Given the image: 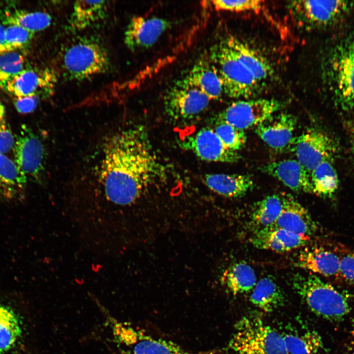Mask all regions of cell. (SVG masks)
Returning a JSON list of instances; mask_svg holds the SVG:
<instances>
[{
  "instance_id": "6da1fadb",
  "label": "cell",
  "mask_w": 354,
  "mask_h": 354,
  "mask_svg": "<svg viewBox=\"0 0 354 354\" xmlns=\"http://www.w3.org/2000/svg\"><path fill=\"white\" fill-rule=\"evenodd\" d=\"M142 127L118 132L104 143L97 181L106 199L119 206L133 204L165 177Z\"/></svg>"
},
{
  "instance_id": "7a4b0ae2",
  "label": "cell",
  "mask_w": 354,
  "mask_h": 354,
  "mask_svg": "<svg viewBox=\"0 0 354 354\" xmlns=\"http://www.w3.org/2000/svg\"><path fill=\"white\" fill-rule=\"evenodd\" d=\"M322 75L335 104L345 112L354 111V37L334 41L324 52Z\"/></svg>"
},
{
  "instance_id": "3957f363",
  "label": "cell",
  "mask_w": 354,
  "mask_h": 354,
  "mask_svg": "<svg viewBox=\"0 0 354 354\" xmlns=\"http://www.w3.org/2000/svg\"><path fill=\"white\" fill-rule=\"evenodd\" d=\"M292 283L294 291L308 308L323 319L339 321L351 311L348 297L315 274H296Z\"/></svg>"
},
{
  "instance_id": "277c9868",
  "label": "cell",
  "mask_w": 354,
  "mask_h": 354,
  "mask_svg": "<svg viewBox=\"0 0 354 354\" xmlns=\"http://www.w3.org/2000/svg\"><path fill=\"white\" fill-rule=\"evenodd\" d=\"M227 346L229 354H288L281 333L254 314L236 323Z\"/></svg>"
},
{
  "instance_id": "5b68a950",
  "label": "cell",
  "mask_w": 354,
  "mask_h": 354,
  "mask_svg": "<svg viewBox=\"0 0 354 354\" xmlns=\"http://www.w3.org/2000/svg\"><path fill=\"white\" fill-rule=\"evenodd\" d=\"M210 59L220 77L224 92L228 96L247 98L259 91L261 85L238 59L226 36L211 47Z\"/></svg>"
},
{
  "instance_id": "8992f818",
  "label": "cell",
  "mask_w": 354,
  "mask_h": 354,
  "mask_svg": "<svg viewBox=\"0 0 354 354\" xmlns=\"http://www.w3.org/2000/svg\"><path fill=\"white\" fill-rule=\"evenodd\" d=\"M61 66L68 78L83 80L104 73L110 67L105 48L89 39H82L68 46L61 57Z\"/></svg>"
},
{
  "instance_id": "52a82bcc",
  "label": "cell",
  "mask_w": 354,
  "mask_h": 354,
  "mask_svg": "<svg viewBox=\"0 0 354 354\" xmlns=\"http://www.w3.org/2000/svg\"><path fill=\"white\" fill-rule=\"evenodd\" d=\"M114 332L126 354H212L189 351L174 342L152 336L126 323L117 324Z\"/></svg>"
},
{
  "instance_id": "ba28073f",
  "label": "cell",
  "mask_w": 354,
  "mask_h": 354,
  "mask_svg": "<svg viewBox=\"0 0 354 354\" xmlns=\"http://www.w3.org/2000/svg\"><path fill=\"white\" fill-rule=\"evenodd\" d=\"M283 106L273 99L241 100L232 103L216 116V120L226 122L242 130L257 126Z\"/></svg>"
},
{
  "instance_id": "9c48e42d",
  "label": "cell",
  "mask_w": 354,
  "mask_h": 354,
  "mask_svg": "<svg viewBox=\"0 0 354 354\" xmlns=\"http://www.w3.org/2000/svg\"><path fill=\"white\" fill-rule=\"evenodd\" d=\"M292 146L296 160L310 173L319 165L327 160H333L337 147L327 134L311 128L294 138Z\"/></svg>"
},
{
  "instance_id": "30bf717a",
  "label": "cell",
  "mask_w": 354,
  "mask_h": 354,
  "mask_svg": "<svg viewBox=\"0 0 354 354\" xmlns=\"http://www.w3.org/2000/svg\"><path fill=\"white\" fill-rule=\"evenodd\" d=\"M210 100L198 88L183 79L166 94L165 110L174 119H189L203 113Z\"/></svg>"
},
{
  "instance_id": "8fae6325",
  "label": "cell",
  "mask_w": 354,
  "mask_h": 354,
  "mask_svg": "<svg viewBox=\"0 0 354 354\" xmlns=\"http://www.w3.org/2000/svg\"><path fill=\"white\" fill-rule=\"evenodd\" d=\"M351 4L342 0H295L289 8L295 20L301 25L321 27L330 25L340 19Z\"/></svg>"
},
{
  "instance_id": "7c38bea8",
  "label": "cell",
  "mask_w": 354,
  "mask_h": 354,
  "mask_svg": "<svg viewBox=\"0 0 354 354\" xmlns=\"http://www.w3.org/2000/svg\"><path fill=\"white\" fill-rule=\"evenodd\" d=\"M13 149L14 162L27 180L38 178L44 168L45 151L38 136L30 128L22 126Z\"/></svg>"
},
{
  "instance_id": "4fadbf2b",
  "label": "cell",
  "mask_w": 354,
  "mask_h": 354,
  "mask_svg": "<svg viewBox=\"0 0 354 354\" xmlns=\"http://www.w3.org/2000/svg\"><path fill=\"white\" fill-rule=\"evenodd\" d=\"M180 146L204 161L234 163L241 158L237 151L228 148L214 130L209 127L203 128L186 138L181 141Z\"/></svg>"
},
{
  "instance_id": "5bb4252c",
  "label": "cell",
  "mask_w": 354,
  "mask_h": 354,
  "mask_svg": "<svg viewBox=\"0 0 354 354\" xmlns=\"http://www.w3.org/2000/svg\"><path fill=\"white\" fill-rule=\"evenodd\" d=\"M169 27L166 20L157 17H133L124 36V43L131 50L153 46Z\"/></svg>"
},
{
  "instance_id": "9a60e30c",
  "label": "cell",
  "mask_w": 354,
  "mask_h": 354,
  "mask_svg": "<svg viewBox=\"0 0 354 354\" xmlns=\"http://www.w3.org/2000/svg\"><path fill=\"white\" fill-rule=\"evenodd\" d=\"M281 198L283 205L281 213L269 228L282 229L310 238L318 227L309 211L290 194L283 195Z\"/></svg>"
},
{
  "instance_id": "2e32d148",
  "label": "cell",
  "mask_w": 354,
  "mask_h": 354,
  "mask_svg": "<svg viewBox=\"0 0 354 354\" xmlns=\"http://www.w3.org/2000/svg\"><path fill=\"white\" fill-rule=\"evenodd\" d=\"M297 118L291 114H275L256 127L258 136L269 147L278 151L292 146Z\"/></svg>"
},
{
  "instance_id": "e0dca14e",
  "label": "cell",
  "mask_w": 354,
  "mask_h": 354,
  "mask_svg": "<svg viewBox=\"0 0 354 354\" xmlns=\"http://www.w3.org/2000/svg\"><path fill=\"white\" fill-rule=\"evenodd\" d=\"M55 84V77L50 71L25 68L0 88L17 98L38 95L43 91L45 94H50Z\"/></svg>"
},
{
  "instance_id": "ac0fdd59",
  "label": "cell",
  "mask_w": 354,
  "mask_h": 354,
  "mask_svg": "<svg viewBox=\"0 0 354 354\" xmlns=\"http://www.w3.org/2000/svg\"><path fill=\"white\" fill-rule=\"evenodd\" d=\"M260 170L294 191L312 193L310 174L297 160L271 162L260 167Z\"/></svg>"
},
{
  "instance_id": "d6986e66",
  "label": "cell",
  "mask_w": 354,
  "mask_h": 354,
  "mask_svg": "<svg viewBox=\"0 0 354 354\" xmlns=\"http://www.w3.org/2000/svg\"><path fill=\"white\" fill-rule=\"evenodd\" d=\"M295 266L327 277L339 275L340 257L323 248L300 250L293 260Z\"/></svg>"
},
{
  "instance_id": "ffe728a7",
  "label": "cell",
  "mask_w": 354,
  "mask_h": 354,
  "mask_svg": "<svg viewBox=\"0 0 354 354\" xmlns=\"http://www.w3.org/2000/svg\"><path fill=\"white\" fill-rule=\"evenodd\" d=\"M309 239L282 229L268 228L254 233L251 242L259 249L285 252L304 246Z\"/></svg>"
},
{
  "instance_id": "44dd1931",
  "label": "cell",
  "mask_w": 354,
  "mask_h": 354,
  "mask_svg": "<svg viewBox=\"0 0 354 354\" xmlns=\"http://www.w3.org/2000/svg\"><path fill=\"white\" fill-rule=\"evenodd\" d=\"M183 79L211 100L220 98L224 93L220 77L211 61L204 59L198 61Z\"/></svg>"
},
{
  "instance_id": "7402d4cb",
  "label": "cell",
  "mask_w": 354,
  "mask_h": 354,
  "mask_svg": "<svg viewBox=\"0 0 354 354\" xmlns=\"http://www.w3.org/2000/svg\"><path fill=\"white\" fill-rule=\"evenodd\" d=\"M204 181L210 190L228 198L241 197L254 186L252 177L247 174H206Z\"/></svg>"
},
{
  "instance_id": "603a6c76",
  "label": "cell",
  "mask_w": 354,
  "mask_h": 354,
  "mask_svg": "<svg viewBox=\"0 0 354 354\" xmlns=\"http://www.w3.org/2000/svg\"><path fill=\"white\" fill-rule=\"evenodd\" d=\"M226 37L238 59L261 85L271 76V66L258 52L233 35Z\"/></svg>"
},
{
  "instance_id": "cb8c5ba5",
  "label": "cell",
  "mask_w": 354,
  "mask_h": 354,
  "mask_svg": "<svg viewBox=\"0 0 354 354\" xmlns=\"http://www.w3.org/2000/svg\"><path fill=\"white\" fill-rule=\"evenodd\" d=\"M50 15L42 11H28L18 8L0 9V23L4 25L17 26L32 33L42 30L50 26Z\"/></svg>"
},
{
  "instance_id": "d4e9b609",
  "label": "cell",
  "mask_w": 354,
  "mask_h": 354,
  "mask_svg": "<svg viewBox=\"0 0 354 354\" xmlns=\"http://www.w3.org/2000/svg\"><path fill=\"white\" fill-rule=\"evenodd\" d=\"M251 302L266 312H271L283 306L285 297L278 285L271 277L257 281L250 296Z\"/></svg>"
},
{
  "instance_id": "484cf974",
  "label": "cell",
  "mask_w": 354,
  "mask_h": 354,
  "mask_svg": "<svg viewBox=\"0 0 354 354\" xmlns=\"http://www.w3.org/2000/svg\"><path fill=\"white\" fill-rule=\"evenodd\" d=\"M281 197L273 194L256 203L250 217V226L254 234L270 227L276 221L282 208Z\"/></svg>"
},
{
  "instance_id": "4316f807",
  "label": "cell",
  "mask_w": 354,
  "mask_h": 354,
  "mask_svg": "<svg viewBox=\"0 0 354 354\" xmlns=\"http://www.w3.org/2000/svg\"><path fill=\"white\" fill-rule=\"evenodd\" d=\"M27 181L15 162L0 153V197L16 198L22 192Z\"/></svg>"
},
{
  "instance_id": "83f0119b",
  "label": "cell",
  "mask_w": 354,
  "mask_h": 354,
  "mask_svg": "<svg viewBox=\"0 0 354 354\" xmlns=\"http://www.w3.org/2000/svg\"><path fill=\"white\" fill-rule=\"evenodd\" d=\"M223 280L234 295L245 294L252 291L257 282L254 269L244 262L231 265L225 272Z\"/></svg>"
},
{
  "instance_id": "f1b7e54d",
  "label": "cell",
  "mask_w": 354,
  "mask_h": 354,
  "mask_svg": "<svg viewBox=\"0 0 354 354\" xmlns=\"http://www.w3.org/2000/svg\"><path fill=\"white\" fill-rule=\"evenodd\" d=\"M22 333L19 316L11 308L0 303V354L13 349Z\"/></svg>"
},
{
  "instance_id": "f546056e",
  "label": "cell",
  "mask_w": 354,
  "mask_h": 354,
  "mask_svg": "<svg viewBox=\"0 0 354 354\" xmlns=\"http://www.w3.org/2000/svg\"><path fill=\"white\" fill-rule=\"evenodd\" d=\"M281 334L288 354H318L324 348L322 339L315 330Z\"/></svg>"
},
{
  "instance_id": "4dcf8cb0",
  "label": "cell",
  "mask_w": 354,
  "mask_h": 354,
  "mask_svg": "<svg viewBox=\"0 0 354 354\" xmlns=\"http://www.w3.org/2000/svg\"><path fill=\"white\" fill-rule=\"evenodd\" d=\"M333 160L323 162L310 173L312 193L323 197H331L339 187V178Z\"/></svg>"
},
{
  "instance_id": "1f68e13d",
  "label": "cell",
  "mask_w": 354,
  "mask_h": 354,
  "mask_svg": "<svg viewBox=\"0 0 354 354\" xmlns=\"http://www.w3.org/2000/svg\"><path fill=\"white\" fill-rule=\"evenodd\" d=\"M106 1L77 0L74 2L69 19L71 28L81 30L103 18Z\"/></svg>"
},
{
  "instance_id": "d6a6232c",
  "label": "cell",
  "mask_w": 354,
  "mask_h": 354,
  "mask_svg": "<svg viewBox=\"0 0 354 354\" xmlns=\"http://www.w3.org/2000/svg\"><path fill=\"white\" fill-rule=\"evenodd\" d=\"M214 131L222 143L235 151L242 148L246 142L244 130L239 129L224 121L216 120Z\"/></svg>"
},
{
  "instance_id": "836d02e7",
  "label": "cell",
  "mask_w": 354,
  "mask_h": 354,
  "mask_svg": "<svg viewBox=\"0 0 354 354\" xmlns=\"http://www.w3.org/2000/svg\"><path fill=\"white\" fill-rule=\"evenodd\" d=\"M25 68L24 56L18 51L0 54V87Z\"/></svg>"
},
{
  "instance_id": "e575fe53",
  "label": "cell",
  "mask_w": 354,
  "mask_h": 354,
  "mask_svg": "<svg viewBox=\"0 0 354 354\" xmlns=\"http://www.w3.org/2000/svg\"><path fill=\"white\" fill-rule=\"evenodd\" d=\"M34 33L17 26L6 27L5 37L10 51H18L27 47Z\"/></svg>"
},
{
  "instance_id": "d590c367",
  "label": "cell",
  "mask_w": 354,
  "mask_h": 354,
  "mask_svg": "<svg viewBox=\"0 0 354 354\" xmlns=\"http://www.w3.org/2000/svg\"><path fill=\"white\" fill-rule=\"evenodd\" d=\"M263 2L258 0L211 1L212 6L217 10L235 12L257 11L261 8Z\"/></svg>"
},
{
  "instance_id": "8d00e7d4",
  "label": "cell",
  "mask_w": 354,
  "mask_h": 354,
  "mask_svg": "<svg viewBox=\"0 0 354 354\" xmlns=\"http://www.w3.org/2000/svg\"><path fill=\"white\" fill-rule=\"evenodd\" d=\"M15 139L6 119L4 107L0 102V153L4 154L13 148Z\"/></svg>"
},
{
  "instance_id": "74e56055",
  "label": "cell",
  "mask_w": 354,
  "mask_h": 354,
  "mask_svg": "<svg viewBox=\"0 0 354 354\" xmlns=\"http://www.w3.org/2000/svg\"><path fill=\"white\" fill-rule=\"evenodd\" d=\"M340 257L339 275L354 286V252H347Z\"/></svg>"
},
{
  "instance_id": "f35d334b",
  "label": "cell",
  "mask_w": 354,
  "mask_h": 354,
  "mask_svg": "<svg viewBox=\"0 0 354 354\" xmlns=\"http://www.w3.org/2000/svg\"><path fill=\"white\" fill-rule=\"evenodd\" d=\"M39 101V95L33 94L15 98L14 105L16 110L20 113L28 114L31 112L35 109Z\"/></svg>"
},
{
  "instance_id": "ab89813d",
  "label": "cell",
  "mask_w": 354,
  "mask_h": 354,
  "mask_svg": "<svg viewBox=\"0 0 354 354\" xmlns=\"http://www.w3.org/2000/svg\"><path fill=\"white\" fill-rule=\"evenodd\" d=\"M5 28L6 27L0 23V54L11 51L5 40Z\"/></svg>"
},
{
  "instance_id": "60d3db41",
  "label": "cell",
  "mask_w": 354,
  "mask_h": 354,
  "mask_svg": "<svg viewBox=\"0 0 354 354\" xmlns=\"http://www.w3.org/2000/svg\"><path fill=\"white\" fill-rule=\"evenodd\" d=\"M352 353L354 354V326L352 330Z\"/></svg>"
},
{
  "instance_id": "b9f144b4",
  "label": "cell",
  "mask_w": 354,
  "mask_h": 354,
  "mask_svg": "<svg viewBox=\"0 0 354 354\" xmlns=\"http://www.w3.org/2000/svg\"></svg>"
}]
</instances>
